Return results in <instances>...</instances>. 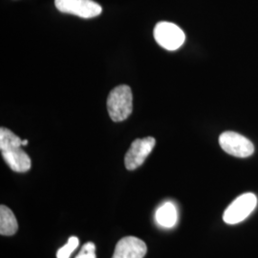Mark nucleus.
<instances>
[{"mask_svg":"<svg viewBox=\"0 0 258 258\" xmlns=\"http://www.w3.org/2000/svg\"><path fill=\"white\" fill-rule=\"evenodd\" d=\"M178 218L175 206L170 202L162 205L156 211L155 219L157 224L163 228H172L175 226Z\"/></svg>","mask_w":258,"mask_h":258,"instance_id":"1a4fd4ad","label":"nucleus"},{"mask_svg":"<svg viewBox=\"0 0 258 258\" xmlns=\"http://www.w3.org/2000/svg\"><path fill=\"white\" fill-rule=\"evenodd\" d=\"M27 145H28L27 140H24V141H22V146H27Z\"/></svg>","mask_w":258,"mask_h":258,"instance_id":"ddd939ff","label":"nucleus"},{"mask_svg":"<svg viewBox=\"0 0 258 258\" xmlns=\"http://www.w3.org/2000/svg\"><path fill=\"white\" fill-rule=\"evenodd\" d=\"M257 206V197L255 194L248 192L238 196L226 209L223 214V220L226 224L235 225L244 221Z\"/></svg>","mask_w":258,"mask_h":258,"instance_id":"7ed1b4c3","label":"nucleus"},{"mask_svg":"<svg viewBox=\"0 0 258 258\" xmlns=\"http://www.w3.org/2000/svg\"><path fill=\"white\" fill-rule=\"evenodd\" d=\"M147 250V245L143 240L127 236L117 243L112 258H144Z\"/></svg>","mask_w":258,"mask_h":258,"instance_id":"6e6552de","label":"nucleus"},{"mask_svg":"<svg viewBox=\"0 0 258 258\" xmlns=\"http://www.w3.org/2000/svg\"><path fill=\"white\" fill-rule=\"evenodd\" d=\"M133 109V96L130 87L120 85L115 87L107 98V110L114 121L126 120Z\"/></svg>","mask_w":258,"mask_h":258,"instance_id":"f03ea898","label":"nucleus"},{"mask_svg":"<svg viewBox=\"0 0 258 258\" xmlns=\"http://www.w3.org/2000/svg\"><path fill=\"white\" fill-rule=\"evenodd\" d=\"M157 43L168 51H175L184 44L185 36L183 30L174 23L162 21L154 28Z\"/></svg>","mask_w":258,"mask_h":258,"instance_id":"20e7f679","label":"nucleus"},{"mask_svg":"<svg viewBox=\"0 0 258 258\" xmlns=\"http://www.w3.org/2000/svg\"><path fill=\"white\" fill-rule=\"evenodd\" d=\"M56 9L61 13L83 19H92L102 14V7L93 0H55Z\"/></svg>","mask_w":258,"mask_h":258,"instance_id":"423d86ee","label":"nucleus"},{"mask_svg":"<svg viewBox=\"0 0 258 258\" xmlns=\"http://www.w3.org/2000/svg\"><path fill=\"white\" fill-rule=\"evenodd\" d=\"M21 146L22 141L19 136L8 128L1 127L0 150L4 161L14 171L27 172L31 168V159Z\"/></svg>","mask_w":258,"mask_h":258,"instance_id":"f257e3e1","label":"nucleus"},{"mask_svg":"<svg viewBox=\"0 0 258 258\" xmlns=\"http://www.w3.org/2000/svg\"><path fill=\"white\" fill-rule=\"evenodd\" d=\"M219 144L225 152L238 158L251 156L254 152V146L249 139L233 131L223 132L219 137Z\"/></svg>","mask_w":258,"mask_h":258,"instance_id":"39448f33","label":"nucleus"},{"mask_svg":"<svg viewBox=\"0 0 258 258\" xmlns=\"http://www.w3.org/2000/svg\"><path fill=\"white\" fill-rule=\"evenodd\" d=\"M95 250H96L95 244L92 242H88L83 245L81 252L76 256V258H97Z\"/></svg>","mask_w":258,"mask_h":258,"instance_id":"f8f14e48","label":"nucleus"},{"mask_svg":"<svg viewBox=\"0 0 258 258\" xmlns=\"http://www.w3.org/2000/svg\"><path fill=\"white\" fill-rule=\"evenodd\" d=\"M79 244H80L79 238L76 237V236H71V237L68 239L67 244L64 245L62 248H60V249L57 250V252H56V257H70V255L72 254V252L79 247Z\"/></svg>","mask_w":258,"mask_h":258,"instance_id":"9b49d317","label":"nucleus"},{"mask_svg":"<svg viewBox=\"0 0 258 258\" xmlns=\"http://www.w3.org/2000/svg\"><path fill=\"white\" fill-rule=\"evenodd\" d=\"M19 229V224L14 212L8 207H0V233L1 235H14Z\"/></svg>","mask_w":258,"mask_h":258,"instance_id":"9d476101","label":"nucleus"},{"mask_svg":"<svg viewBox=\"0 0 258 258\" xmlns=\"http://www.w3.org/2000/svg\"><path fill=\"white\" fill-rule=\"evenodd\" d=\"M156 145L153 137L137 139L129 148L124 157V165L128 170H134L142 166Z\"/></svg>","mask_w":258,"mask_h":258,"instance_id":"0eeeda50","label":"nucleus"}]
</instances>
